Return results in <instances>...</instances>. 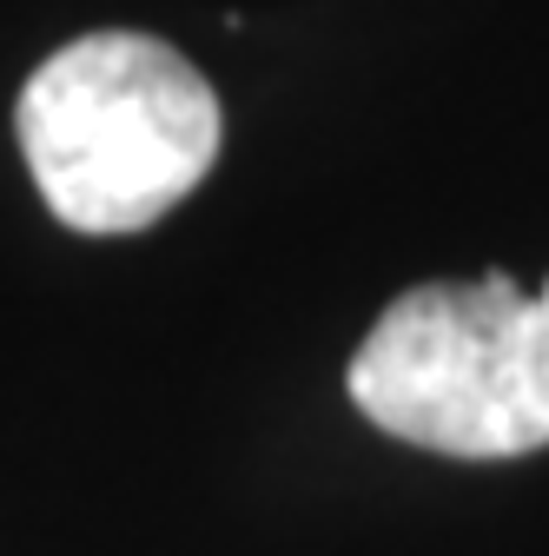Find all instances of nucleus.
Masks as SVG:
<instances>
[{"label": "nucleus", "instance_id": "obj_2", "mask_svg": "<svg viewBox=\"0 0 549 556\" xmlns=\"http://www.w3.org/2000/svg\"><path fill=\"white\" fill-rule=\"evenodd\" d=\"M378 431L437 457H529L549 444V286L490 271L470 286H410L384 305L345 371Z\"/></svg>", "mask_w": 549, "mask_h": 556}, {"label": "nucleus", "instance_id": "obj_1", "mask_svg": "<svg viewBox=\"0 0 549 556\" xmlns=\"http://www.w3.org/2000/svg\"><path fill=\"white\" fill-rule=\"evenodd\" d=\"M21 153L74 232H146L213 173L226 113L205 74L153 34H87L21 87Z\"/></svg>", "mask_w": 549, "mask_h": 556}]
</instances>
